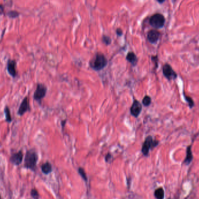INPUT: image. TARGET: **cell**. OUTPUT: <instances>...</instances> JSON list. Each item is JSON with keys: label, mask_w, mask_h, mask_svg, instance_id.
Returning <instances> with one entry per match:
<instances>
[{"label": "cell", "mask_w": 199, "mask_h": 199, "mask_svg": "<svg viewBox=\"0 0 199 199\" xmlns=\"http://www.w3.org/2000/svg\"><path fill=\"white\" fill-rule=\"evenodd\" d=\"M158 144L159 141L155 140H153L152 136H147L146 138L144 143L143 144L141 148V152L144 156H147L148 155L150 149L155 147L158 145Z\"/></svg>", "instance_id": "3957f363"}, {"label": "cell", "mask_w": 199, "mask_h": 199, "mask_svg": "<svg viewBox=\"0 0 199 199\" xmlns=\"http://www.w3.org/2000/svg\"><path fill=\"white\" fill-rule=\"evenodd\" d=\"M154 196L156 198V199H164V189L161 187L156 189L154 191Z\"/></svg>", "instance_id": "9a60e30c"}, {"label": "cell", "mask_w": 199, "mask_h": 199, "mask_svg": "<svg viewBox=\"0 0 199 199\" xmlns=\"http://www.w3.org/2000/svg\"><path fill=\"white\" fill-rule=\"evenodd\" d=\"M141 110H142V105L141 103L138 100L135 99L130 109L131 115H132L135 117H137L140 114Z\"/></svg>", "instance_id": "52a82bcc"}, {"label": "cell", "mask_w": 199, "mask_h": 199, "mask_svg": "<svg viewBox=\"0 0 199 199\" xmlns=\"http://www.w3.org/2000/svg\"><path fill=\"white\" fill-rule=\"evenodd\" d=\"M116 35L118 36H122L123 35V31L120 28H118L116 30Z\"/></svg>", "instance_id": "cb8c5ba5"}, {"label": "cell", "mask_w": 199, "mask_h": 199, "mask_svg": "<svg viewBox=\"0 0 199 199\" xmlns=\"http://www.w3.org/2000/svg\"><path fill=\"white\" fill-rule=\"evenodd\" d=\"M126 59L128 62L131 63L133 67L136 66L138 62V59L136 55L133 52H130L127 54Z\"/></svg>", "instance_id": "7c38bea8"}, {"label": "cell", "mask_w": 199, "mask_h": 199, "mask_svg": "<svg viewBox=\"0 0 199 199\" xmlns=\"http://www.w3.org/2000/svg\"><path fill=\"white\" fill-rule=\"evenodd\" d=\"M185 99H186L187 102L189 103L190 108H192L194 106V102H193V101L191 98L188 97L187 96H185Z\"/></svg>", "instance_id": "603a6c76"}, {"label": "cell", "mask_w": 199, "mask_h": 199, "mask_svg": "<svg viewBox=\"0 0 199 199\" xmlns=\"http://www.w3.org/2000/svg\"><path fill=\"white\" fill-rule=\"evenodd\" d=\"M193 159V155L191 151V146L190 145L186 149V157L184 161V162L186 165H189Z\"/></svg>", "instance_id": "4fadbf2b"}, {"label": "cell", "mask_w": 199, "mask_h": 199, "mask_svg": "<svg viewBox=\"0 0 199 199\" xmlns=\"http://www.w3.org/2000/svg\"><path fill=\"white\" fill-rule=\"evenodd\" d=\"M31 196L34 199H39V194L37 190L35 189H33L31 190Z\"/></svg>", "instance_id": "44dd1931"}, {"label": "cell", "mask_w": 199, "mask_h": 199, "mask_svg": "<svg viewBox=\"0 0 199 199\" xmlns=\"http://www.w3.org/2000/svg\"><path fill=\"white\" fill-rule=\"evenodd\" d=\"M78 172H79V175H80V176L82 177V179L85 182H87V175H86V173L85 170L82 168L80 167L78 169Z\"/></svg>", "instance_id": "d6986e66"}, {"label": "cell", "mask_w": 199, "mask_h": 199, "mask_svg": "<svg viewBox=\"0 0 199 199\" xmlns=\"http://www.w3.org/2000/svg\"><path fill=\"white\" fill-rule=\"evenodd\" d=\"M4 13V8L3 6L0 4V15L3 14Z\"/></svg>", "instance_id": "d4e9b609"}, {"label": "cell", "mask_w": 199, "mask_h": 199, "mask_svg": "<svg viewBox=\"0 0 199 199\" xmlns=\"http://www.w3.org/2000/svg\"><path fill=\"white\" fill-rule=\"evenodd\" d=\"M22 160H23V154L21 151H20L19 152L17 153L14 154L10 158L11 162L15 165H20L22 163Z\"/></svg>", "instance_id": "8fae6325"}, {"label": "cell", "mask_w": 199, "mask_h": 199, "mask_svg": "<svg viewBox=\"0 0 199 199\" xmlns=\"http://www.w3.org/2000/svg\"><path fill=\"white\" fill-rule=\"evenodd\" d=\"M165 22V17L163 15L159 13H157L153 15L150 20V25L155 29H159L164 27Z\"/></svg>", "instance_id": "277c9868"}, {"label": "cell", "mask_w": 199, "mask_h": 199, "mask_svg": "<svg viewBox=\"0 0 199 199\" xmlns=\"http://www.w3.org/2000/svg\"><path fill=\"white\" fill-rule=\"evenodd\" d=\"M7 15L11 18H16L19 15V13L17 11H10L7 13Z\"/></svg>", "instance_id": "ffe728a7"}, {"label": "cell", "mask_w": 199, "mask_h": 199, "mask_svg": "<svg viewBox=\"0 0 199 199\" xmlns=\"http://www.w3.org/2000/svg\"><path fill=\"white\" fill-rule=\"evenodd\" d=\"M47 91V88L44 84L41 83L37 84L33 95L34 99L38 102H40L46 96Z\"/></svg>", "instance_id": "5b68a950"}, {"label": "cell", "mask_w": 199, "mask_h": 199, "mask_svg": "<svg viewBox=\"0 0 199 199\" xmlns=\"http://www.w3.org/2000/svg\"><path fill=\"white\" fill-rule=\"evenodd\" d=\"M41 168H42V172L43 173H44L45 175H48V174L50 173L53 170L52 165L49 162H47L43 164Z\"/></svg>", "instance_id": "5bb4252c"}, {"label": "cell", "mask_w": 199, "mask_h": 199, "mask_svg": "<svg viewBox=\"0 0 199 199\" xmlns=\"http://www.w3.org/2000/svg\"><path fill=\"white\" fill-rule=\"evenodd\" d=\"M38 160V155L34 150L31 149L27 151L25 158V166L32 170H35Z\"/></svg>", "instance_id": "7a4b0ae2"}, {"label": "cell", "mask_w": 199, "mask_h": 199, "mask_svg": "<svg viewBox=\"0 0 199 199\" xmlns=\"http://www.w3.org/2000/svg\"><path fill=\"white\" fill-rule=\"evenodd\" d=\"M168 199H172V198H168Z\"/></svg>", "instance_id": "4316f807"}, {"label": "cell", "mask_w": 199, "mask_h": 199, "mask_svg": "<svg viewBox=\"0 0 199 199\" xmlns=\"http://www.w3.org/2000/svg\"><path fill=\"white\" fill-rule=\"evenodd\" d=\"M16 66H17V62L15 60L9 59L8 60L7 70H8V73L12 77H15L17 75Z\"/></svg>", "instance_id": "30bf717a"}, {"label": "cell", "mask_w": 199, "mask_h": 199, "mask_svg": "<svg viewBox=\"0 0 199 199\" xmlns=\"http://www.w3.org/2000/svg\"><path fill=\"white\" fill-rule=\"evenodd\" d=\"M102 42L105 45L108 46V45H110L111 44L112 40L110 36L105 35H104L102 36Z\"/></svg>", "instance_id": "e0dca14e"}, {"label": "cell", "mask_w": 199, "mask_h": 199, "mask_svg": "<svg viewBox=\"0 0 199 199\" xmlns=\"http://www.w3.org/2000/svg\"><path fill=\"white\" fill-rule=\"evenodd\" d=\"M4 113L6 115V120L8 122H11L12 121V117H11V112H10V109L9 108L8 106H6L4 109Z\"/></svg>", "instance_id": "2e32d148"}, {"label": "cell", "mask_w": 199, "mask_h": 199, "mask_svg": "<svg viewBox=\"0 0 199 199\" xmlns=\"http://www.w3.org/2000/svg\"><path fill=\"white\" fill-rule=\"evenodd\" d=\"M162 73L164 75L168 80H175L177 77L176 73L173 71L172 68L168 64H165L162 67Z\"/></svg>", "instance_id": "8992f818"}, {"label": "cell", "mask_w": 199, "mask_h": 199, "mask_svg": "<svg viewBox=\"0 0 199 199\" xmlns=\"http://www.w3.org/2000/svg\"><path fill=\"white\" fill-rule=\"evenodd\" d=\"M31 110L29 99L28 96H26L22 101L18 111V114L19 116H23L26 112Z\"/></svg>", "instance_id": "ba28073f"}, {"label": "cell", "mask_w": 199, "mask_h": 199, "mask_svg": "<svg viewBox=\"0 0 199 199\" xmlns=\"http://www.w3.org/2000/svg\"><path fill=\"white\" fill-rule=\"evenodd\" d=\"M160 33L155 29H151L148 32L147 38L148 42L152 44L156 43L160 37Z\"/></svg>", "instance_id": "9c48e42d"}, {"label": "cell", "mask_w": 199, "mask_h": 199, "mask_svg": "<svg viewBox=\"0 0 199 199\" xmlns=\"http://www.w3.org/2000/svg\"><path fill=\"white\" fill-rule=\"evenodd\" d=\"M90 67L94 71H98L104 69L108 64V60L105 56L100 52L96 53L94 57L90 61Z\"/></svg>", "instance_id": "6da1fadb"}, {"label": "cell", "mask_w": 199, "mask_h": 199, "mask_svg": "<svg viewBox=\"0 0 199 199\" xmlns=\"http://www.w3.org/2000/svg\"><path fill=\"white\" fill-rule=\"evenodd\" d=\"M112 159V156L110 153H107L105 156V161L106 162H111Z\"/></svg>", "instance_id": "7402d4cb"}, {"label": "cell", "mask_w": 199, "mask_h": 199, "mask_svg": "<svg viewBox=\"0 0 199 199\" xmlns=\"http://www.w3.org/2000/svg\"><path fill=\"white\" fill-rule=\"evenodd\" d=\"M151 103V98L149 96L146 95L143 98L142 100V103L144 106H150Z\"/></svg>", "instance_id": "ac0fdd59"}, {"label": "cell", "mask_w": 199, "mask_h": 199, "mask_svg": "<svg viewBox=\"0 0 199 199\" xmlns=\"http://www.w3.org/2000/svg\"><path fill=\"white\" fill-rule=\"evenodd\" d=\"M0 199H1V196H0Z\"/></svg>", "instance_id": "484cf974"}]
</instances>
